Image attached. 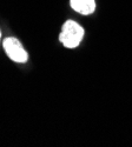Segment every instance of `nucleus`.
<instances>
[{"instance_id":"7ed1b4c3","label":"nucleus","mask_w":132,"mask_h":147,"mask_svg":"<svg viewBox=\"0 0 132 147\" xmlns=\"http://www.w3.org/2000/svg\"><path fill=\"white\" fill-rule=\"evenodd\" d=\"M71 7L81 14H90L95 9L94 0H71Z\"/></svg>"},{"instance_id":"20e7f679","label":"nucleus","mask_w":132,"mask_h":147,"mask_svg":"<svg viewBox=\"0 0 132 147\" xmlns=\"http://www.w3.org/2000/svg\"><path fill=\"white\" fill-rule=\"evenodd\" d=\"M0 39H1V32H0Z\"/></svg>"},{"instance_id":"f03ea898","label":"nucleus","mask_w":132,"mask_h":147,"mask_svg":"<svg viewBox=\"0 0 132 147\" xmlns=\"http://www.w3.org/2000/svg\"><path fill=\"white\" fill-rule=\"evenodd\" d=\"M4 50L6 54L16 63H26L28 59L27 52L24 50L20 41L16 38H6L3 41Z\"/></svg>"},{"instance_id":"f257e3e1","label":"nucleus","mask_w":132,"mask_h":147,"mask_svg":"<svg viewBox=\"0 0 132 147\" xmlns=\"http://www.w3.org/2000/svg\"><path fill=\"white\" fill-rule=\"evenodd\" d=\"M83 36L84 28L80 25H78L77 22L68 20L63 25L62 32L59 34V40L62 41V44L65 47L74 48L80 44Z\"/></svg>"}]
</instances>
